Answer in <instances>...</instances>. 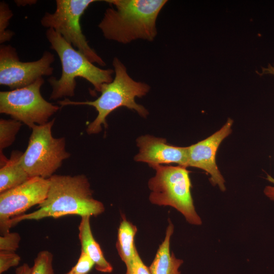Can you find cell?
<instances>
[{
  "label": "cell",
  "instance_id": "obj_1",
  "mask_svg": "<svg viewBox=\"0 0 274 274\" xmlns=\"http://www.w3.org/2000/svg\"><path fill=\"white\" fill-rule=\"evenodd\" d=\"M48 179L47 196L39 205V209L11 219L9 223L10 228L25 220L57 218L72 215L97 216L105 211L103 203L93 198L90 183L84 175H53Z\"/></svg>",
  "mask_w": 274,
  "mask_h": 274
},
{
  "label": "cell",
  "instance_id": "obj_2",
  "mask_svg": "<svg viewBox=\"0 0 274 274\" xmlns=\"http://www.w3.org/2000/svg\"><path fill=\"white\" fill-rule=\"evenodd\" d=\"M98 27L104 37L122 44L137 40L152 42L157 34L156 20L166 0H107Z\"/></svg>",
  "mask_w": 274,
  "mask_h": 274
},
{
  "label": "cell",
  "instance_id": "obj_3",
  "mask_svg": "<svg viewBox=\"0 0 274 274\" xmlns=\"http://www.w3.org/2000/svg\"><path fill=\"white\" fill-rule=\"evenodd\" d=\"M112 64L115 76L110 83L101 86V94L93 101H75L68 99L58 101L61 107L68 105H86L93 107L97 112L96 118L87 126L88 134H96L101 131V125L107 127L106 118L115 110L125 107L134 110L141 116L146 117L147 110L135 101V97L146 95L150 89L146 83L133 80L128 75L126 66L117 57H114Z\"/></svg>",
  "mask_w": 274,
  "mask_h": 274
},
{
  "label": "cell",
  "instance_id": "obj_4",
  "mask_svg": "<svg viewBox=\"0 0 274 274\" xmlns=\"http://www.w3.org/2000/svg\"><path fill=\"white\" fill-rule=\"evenodd\" d=\"M46 36L50 48L58 54L62 66L59 79L52 77L48 80L52 87L50 99L73 96L77 77L86 80L97 92H100L102 84L113 81L114 70L102 69L95 66L53 29L48 28Z\"/></svg>",
  "mask_w": 274,
  "mask_h": 274
},
{
  "label": "cell",
  "instance_id": "obj_5",
  "mask_svg": "<svg viewBox=\"0 0 274 274\" xmlns=\"http://www.w3.org/2000/svg\"><path fill=\"white\" fill-rule=\"evenodd\" d=\"M155 176L148 181L150 201L159 206H170L180 212L190 224H202L196 213L191 193L190 172L178 165H159L152 167Z\"/></svg>",
  "mask_w": 274,
  "mask_h": 274
},
{
  "label": "cell",
  "instance_id": "obj_6",
  "mask_svg": "<svg viewBox=\"0 0 274 274\" xmlns=\"http://www.w3.org/2000/svg\"><path fill=\"white\" fill-rule=\"evenodd\" d=\"M55 119L32 127L28 146L23 153L21 163L30 178L49 179L70 154L65 150L64 137L55 138L52 127Z\"/></svg>",
  "mask_w": 274,
  "mask_h": 274
},
{
  "label": "cell",
  "instance_id": "obj_7",
  "mask_svg": "<svg viewBox=\"0 0 274 274\" xmlns=\"http://www.w3.org/2000/svg\"><path fill=\"white\" fill-rule=\"evenodd\" d=\"M95 0H56L54 13L46 12L41 20L43 26L52 28L93 63L105 66L104 60L88 44L82 32L80 19Z\"/></svg>",
  "mask_w": 274,
  "mask_h": 274
},
{
  "label": "cell",
  "instance_id": "obj_8",
  "mask_svg": "<svg viewBox=\"0 0 274 274\" xmlns=\"http://www.w3.org/2000/svg\"><path fill=\"white\" fill-rule=\"evenodd\" d=\"M43 77L23 88L1 91L0 113L32 127L43 125L56 113L59 107L46 100L42 96Z\"/></svg>",
  "mask_w": 274,
  "mask_h": 274
},
{
  "label": "cell",
  "instance_id": "obj_9",
  "mask_svg": "<svg viewBox=\"0 0 274 274\" xmlns=\"http://www.w3.org/2000/svg\"><path fill=\"white\" fill-rule=\"evenodd\" d=\"M54 54L45 51L38 60L22 62L16 49L10 45L0 47V84L11 90L24 87L38 79L50 76L53 72L51 66L54 61Z\"/></svg>",
  "mask_w": 274,
  "mask_h": 274
},
{
  "label": "cell",
  "instance_id": "obj_10",
  "mask_svg": "<svg viewBox=\"0 0 274 274\" xmlns=\"http://www.w3.org/2000/svg\"><path fill=\"white\" fill-rule=\"evenodd\" d=\"M49 188L48 179L29 178L23 184L0 194V229L1 234L10 232L11 219L23 214L46 198Z\"/></svg>",
  "mask_w": 274,
  "mask_h": 274
},
{
  "label": "cell",
  "instance_id": "obj_11",
  "mask_svg": "<svg viewBox=\"0 0 274 274\" xmlns=\"http://www.w3.org/2000/svg\"><path fill=\"white\" fill-rule=\"evenodd\" d=\"M233 121L228 118L224 125L208 138L188 147V167L206 171L210 175L212 185L218 186L222 191L226 190L225 180L216 162L217 151L222 142L232 132Z\"/></svg>",
  "mask_w": 274,
  "mask_h": 274
},
{
  "label": "cell",
  "instance_id": "obj_12",
  "mask_svg": "<svg viewBox=\"0 0 274 274\" xmlns=\"http://www.w3.org/2000/svg\"><path fill=\"white\" fill-rule=\"evenodd\" d=\"M139 153L134 156L137 162L155 165L176 163L188 167V147H177L166 143L165 139L150 135L139 136L136 139Z\"/></svg>",
  "mask_w": 274,
  "mask_h": 274
},
{
  "label": "cell",
  "instance_id": "obj_13",
  "mask_svg": "<svg viewBox=\"0 0 274 274\" xmlns=\"http://www.w3.org/2000/svg\"><path fill=\"white\" fill-rule=\"evenodd\" d=\"M90 217H81V220L79 226V238L81 245V250L93 260L97 271L111 273L113 270V267L105 258L99 245L93 236L90 224Z\"/></svg>",
  "mask_w": 274,
  "mask_h": 274
},
{
  "label": "cell",
  "instance_id": "obj_14",
  "mask_svg": "<svg viewBox=\"0 0 274 274\" xmlns=\"http://www.w3.org/2000/svg\"><path fill=\"white\" fill-rule=\"evenodd\" d=\"M174 229V225L168 219L165 238L149 267L151 274H181L179 269L183 260L177 258L173 252H170V239Z\"/></svg>",
  "mask_w": 274,
  "mask_h": 274
},
{
  "label": "cell",
  "instance_id": "obj_15",
  "mask_svg": "<svg viewBox=\"0 0 274 274\" xmlns=\"http://www.w3.org/2000/svg\"><path fill=\"white\" fill-rule=\"evenodd\" d=\"M23 153L14 151L0 169V193L15 188L30 178L21 163Z\"/></svg>",
  "mask_w": 274,
  "mask_h": 274
},
{
  "label": "cell",
  "instance_id": "obj_16",
  "mask_svg": "<svg viewBox=\"0 0 274 274\" xmlns=\"http://www.w3.org/2000/svg\"><path fill=\"white\" fill-rule=\"evenodd\" d=\"M137 231L136 226L127 221L123 216L118 230L116 247L120 258L126 266L132 261L138 252L134 242Z\"/></svg>",
  "mask_w": 274,
  "mask_h": 274
},
{
  "label": "cell",
  "instance_id": "obj_17",
  "mask_svg": "<svg viewBox=\"0 0 274 274\" xmlns=\"http://www.w3.org/2000/svg\"><path fill=\"white\" fill-rule=\"evenodd\" d=\"M21 125V122L15 119L0 120L1 166L4 165L8 160L3 154V150L14 142Z\"/></svg>",
  "mask_w": 274,
  "mask_h": 274
},
{
  "label": "cell",
  "instance_id": "obj_18",
  "mask_svg": "<svg viewBox=\"0 0 274 274\" xmlns=\"http://www.w3.org/2000/svg\"><path fill=\"white\" fill-rule=\"evenodd\" d=\"M53 255L46 250L40 251L34 260L31 274H54Z\"/></svg>",
  "mask_w": 274,
  "mask_h": 274
},
{
  "label": "cell",
  "instance_id": "obj_19",
  "mask_svg": "<svg viewBox=\"0 0 274 274\" xmlns=\"http://www.w3.org/2000/svg\"><path fill=\"white\" fill-rule=\"evenodd\" d=\"M13 16V13L8 5L4 1L0 3V43L9 41L14 33L7 29L9 20Z\"/></svg>",
  "mask_w": 274,
  "mask_h": 274
},
{
  "label": "cell",
  "instance_id": "obj_20",
  "mask_svg": "<svg viewBox=\"0 0 274 274\" xmlns=\"http://www.w3.org/2000/svg\"><path fill=\"white\" fill-rule=\"evenodd\" d=\"M94 265V262L89 256L81 250L77 263L65 274H87Z\"/></svg>",
  "mask_w": 274,
  "mask_h": 274
},
{
  "label": "cell",
  "instance_id": "obj_21",
  "mask_svg": "<svg viewBox=\"0 0 274 274\" xmlns=\"http://www.w3.org/2000/svg\"><path fill=\"white\" fill-rule=\"evenodd\" d=\"M20 236L17 232H9L0 236V251L15 252L18 248Z\"/></svg>",
  "mask_w": 274,
  "mask_h": 274
},
{
  "label": "cell",
  "instance_id": "obj_22",
  "mask_svg": "<svg viewBox=\"0 0 274 274\" xmlns=\"http://www.w3.org/2000/svg\"><path fill=\"white\" fill-rule=\"evenodd\" d=\"M20 260V257L15 252L0 251V274L12 267L17 266Z\"/></svg>",
  "mask_w": 274,
  "mask_h": 274
},
{
  "label": "cell",
  "instance_id": "obj_23",
  "mask_svg": "<svg viewBox=\"0 0 274 274\" xmlns=\"http://www.w3.org/2000/svg\"><path fill=\"white\" fill-rule=\"evenodd\" d=\"M126 266L125 274H151L149 267L147 266L137 252L132 261Z\"/></svg>",
  "mask_w": 274,
  "mask_h": 274
},
{
  "label": "cell",
  "instance_id": "obj_24",
  "mask_svg": "<svg viewBox=\"0 0 274 274\" xmlns=\"http://www.w3.org/2000/svg\"><path fill=\"white\" fill-rule=\"evenodd\" d=\"M266 179L273 185L266 186L264 189V193L268 198L274 201V178L270 175H267Z\"/></svg>",
  "mask_w": 274,
  "mask_h": 274
},
{
  "label": "cell",
  "instance_id": "obj_25",
  "mask_svg": "<svg viewBox=\"0 0 274 274\" xmlns=\"http://www.w3.org/2000/svg\"><path fill=\"white\" fill-rule=\"evenodd\" d=\"M31 267L27 263H24L16 268V274H31Z\"/></svg>",
  "mask_w": 274,
  "mask_h": 274
},
{
  "label": "cell",
  "instance_id": "obj_26",
  "mask_svg": "<svg viewBox=\"0 0 274 274\" xmlns=\"http://www.w3.org/2000/svg\"><path fill=\"white\" fill-rule=\"evenodd\" d=\"M17 6H26V5H32L36 3V1H15Z\"/></svg>",
  "mask_w": 274,
  "mask_h": 274
}]
</instances>
